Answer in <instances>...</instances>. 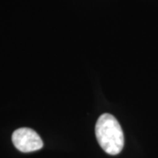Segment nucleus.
<instances>
[{
	"instance_id": "nucleus-2",
	"label": "nucleus",
	"mask_w": 158,
	"mask_h": 158,
	"mask_svg": "<svg viewBox=\"0 0 158 158\" xmlns=\"http://www.w3.org/2000/svg\"><path fill=\"white\" fill-rule=\"evenodd\" d=\"M12 143L19 151L34 152L43 147V141L34 130L28 127L19 128L12 134Z\"/></svg>"
},
{
	"instance_id": "nucleus-1",
	"label": "nucleus",
	"mask_w": 158,
	"mask_h": 158,
	"mask_svg": "<svg viewBox=\"0 0 158 158\" xmlns=\"http://www.w3.org/2000/svg\"><path fill=\"white\" fill-rule=\"evenodd\" d=\"M97 140L105 152L115 156L124 147V134L113 115L104 113L98 118L95 127Z\"/></svg>"
}]
</instances>
